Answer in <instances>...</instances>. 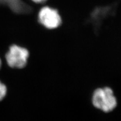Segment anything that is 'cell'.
I'll use <instances>...</instances> for the list:
<instances>
[{"label":"cell","mask_w":121,"mask_h":121,"mask_svg":"<svg viewBox=\"0 0 121 121\" xmlns=\"http://www.w3.org/2000/svg\"><path fill=\"white\" fill-rule=\"evenodd\" d=\"M91 103L95 109L104 113L114 111L118 103L114 90L108 86L95 89L92 93Z\"/></svg>","instance_id":"cell-1"},{"label":"cell","mask_w":121,"mask_h":121,"mask_svg":"<svg viewBox=\"0 0 121 121\" xmlns=\"http://www.w3.org/2000/svg\"><path fill=\"white\" fill-rule=\"evenodd\" d=\"M30 56V52L28 48L13 44L9 47L4 57L6 64L10 69H22L28 65Z\"/></svg>","instance_id":"cell-2"},{"label":"cell","mask_w":121,"mask_h":121,"mask_svg":"<svg viewBox=\"0 0 121 121\" xmlns=\"http://www.w3.org/2000/svg\"><path fill=\"white\" fill-rule=\"evenodd\" d=\"M39 22L48 29H54L60 26L62 19L56 9L45 6L41 9L38 13Z\"/></svg>","instance_id":"cell-3"},{"label":"cell","mask_w":121,"mask_h":121,"mask_svg":"<svg viewBox=\"0 0 121 121\" xmlns=\"http://www.w3.org/2000/svg\"><path fill=\"white\" fill-rule=\"evenodd\" d=\"M117 4H116L107 6L98 7L91 12L89 21L92 24L96 31L99 29L104 19L115 13Z\"/></svg>","instance_id":"cell-4"},{"label":"cell","mask_w":121,"mask_h":121,"mask_svg":"<svg viewBox=\"0 0 121 121\" xmlns=\"http://www.w3.org/2000/svg\"><path fill=\"white\" fill-rule=\"evenodd\" d=\"M0 4L6 5L13 13L27 14L32 11V8L22 0H0Z\"/></svg>","instance_id":"cell-5"},{"label":"cell","mask_w":121,"mask_h":121,"mask_svg":"<svg viewBox=\"0 0 121 121\" xmlns=\"http://www.w3.org/2000/svg\"><path fill=\"white\" fill-rule=\"evenodd\" d=\"M7 91L8 89L7 86L0 80V102L5 98L7 94Z\"/></svg>","instance_id":"cell-6"},{"label":"cell","mask_w":121,"mask_h":121,"mask_svg":"<svg viewBox=\"0 0 121 121\" xmlns=\"http://www.w3.org/2000/svg\"><path fill=\"white\" fill-rule=\"evenodd\" d=\"M32 1L35 3H38V4H39V3H42L45 2L47 0H32Z\"/></svg>","instance_id":"cell-7"},{"label":"cell","mask_w":121,"mask_h":121,"mask_svg":"<svg viewBox=\"0 0 121 121\" xmlns=\"http://www.w3.org/2000/svg\"><path fill=\"white\" fill-rule=\"evenodd\" d=\"M1 66H2V60H1V59L0 58V69H1Z\"/></svg>","instance_id":"cell-8"}]
</instances>
